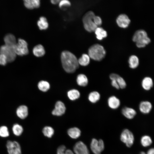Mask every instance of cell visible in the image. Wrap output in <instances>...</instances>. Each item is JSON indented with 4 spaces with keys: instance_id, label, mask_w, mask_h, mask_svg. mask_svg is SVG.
<instances>
[{
    "instance_id": "obj_1",
    "label": "cell",
    "mask_w": 154,
    "mask_h": 154,
    "mask_svg": "<svg viewBox=\"0 0 154 154\" xmlns=\"http://www.w3.org/2000/svg\"><path fill=\"white\" fill-rule=\"evenodd\" d=\"M62 67L68 73H73L78 68L79 64L76 56L69 51H63L61 55Z\"/></svg>"
},
{
    "instance_id": "obj_2",
    "label": "cell",
    "mask_w": 154,
    "mask_h": 154,
    "mask_svg": "<svg viewBox=\"0 0 154 154\" xmlns=\"http://www.w3.org/2000/svg\"><path fill=\"white\" fill-rule=\"evenodd\" d=\"M106 54L104 47L98 44L92 45L88 49V55L90 58L96 61L102 60L105 57Z\"/></svg>"
},
{
    "instance_id": "obj_3",
    "label": "cell",
    "mask_w": 154,
    "mask_h": 154,
    "mask_svg": "<svg viewBox=\"0 0 154 154\" xmlns=\"http://www.w3.org/2000/svg\"><path fill=\"white\" fill-rule=\"evenodd\" d=\"M132 40L135 42L136 46L139 48L144 47L151 41L147 32L143 29H139L135 32L133 36Z\"/></svg>"
},
{
    "instance_id": "obj_4",
    "label": "cell",
    "mask_w": 154,
    "mask_h": 154,
    "mask_svg": "<svg viewBox=\"0 0 154 154\" xmlns=\"http://www.w3.org/2000/svg\"><path fill=\"white\" fill-rule=\"evenodd\" d=\"M95 15L93 11H89L86 13L83 17L82 20L84 28L89 32H94L98 27L93 21Z\"/></svg>"
},
{
    "instance_id": "obj_5",
    "label": "cell",
    "mask_w": 154,
    "mask_h": 154,
    "mask_svg": "<svg viewBox=\"0 0 154 154\" xmlns=\"http://www.w3.org/2000/svg\"><path fill=\"white\" fill-rule=\"evenodd\" d=\"M14 51L16 55L23 56L28 54L29 50L28 48V44L24 40L19 38L18 43L13 47Z\"/></svg>"
},
{
    "instance_id": "obj_6",
    "label": "cell",
    "mask_w": 154,
    "mask_h": 154,
    "mask_svg": "<svg viewBox=\"0 0 154 154\" xmlns=\"http://www.w3.org/2000/svg\"><path fill=\"white\" fill-rule=\"evenodd\" d=\"M0 54L5 55L6 57L7 62H11L14 61L16 57L13 48L8 46L5 45L0 47Z\"/></svg>"
},
{
    "instance_id": "obj_7",
    "label": "cell",
    "mask_w": 154,
    "mask_h": 154,
    "mask_svg": "<svg viewBox=\"0 0 154 154\" xmlns=\"http://www.w3.org/2000/svg\"><path fill=\"white\" fill-rule=\"evenodd\" d=\"M6 145L8 154H22L21 146L17 141L8 140Z\"/></svg>"
},
{
    "instance_id": "obj_8",
    "label": "cell",
    "mask_w": 154,
    "mask_h": 154,
    "mask_svg": "<svg viewBox=\"0 0 154 154\" xmlns=\"http://www.w3.org/2000/svg\"><path fill=\"white\" fill-rule=\"evenodd\" d=\"M120 139L122 142L125 144L127 147H130L133 144L134 137L131 131L127 129H125L122 132Z\"/></svg>"
},
{
    "instance_id": "obj_9",
    "label": "cell",
    "mask_w": 154,
    "mask_h": 154,
    "mask_svg": "<svg viewBox=\"0 0 154 154\" xmlns=\"http://www.w3.org/2000/svg\"><path fill=\"white\" fill-rule=\"evenodd\" d=\"M90 148L95 154H100L104 148L103 141L101 139L98 140L95 138L93 139L90 144Z\"/></svg>"
},
{
    "instance_id": "obj_10",
    "label": "cell",
    "mask_w": 154,
    "mask_h": 154,
    "mask_svg": "<svg viewBox=\"0 0 154 154\" xmlns=\"http://www.w3.org/2000/svg\"><path fill=\"white\" fill-rule=\"evenodd\" d=\"M73 149L75 154H90L87 146L82 141L76 142L74 145Z\"/></svg>"
},
{
    "instance_id": "obj_11",
    "label": "cell",
    "mask_w": 154,
    "mask_h": 154,
    "mask_svg": "<svg viewBox=\"0 0 154 154\" xmlns=\"http://www.w3.org/2000/svg\"><path fill=\"white\" fill-rule=\"evenodd\" d=\"M131 20L128 16L125 14L119 15L116 19V22L120 27L123 28H127L129 25Z\"/></svg>"
},
{
    "instance_id": "obj_12",
    "label": "cell",
    "mask_w": 154,
    "mask_h": 154,
    "mask_svg": "<svg viewBox=\"0 0 154 154\" xmlns=\"http://www.w3.org/2000/svg\"><path fill=\"white\" fill-rule=\"evenodd\" d=\"M66 108L64 104L61 101H57L55 104V108L52 111V113L54 116H60L64 114Z\"/></svg>"
},
{
    "instance_id": "obj_13",
    "label": "cell",
    "mask_w": 154,
    "mask_h": 154,
    "mask_svg": "<svg viewBox=\"0 0 154 154\" xmlns=\"http://www.w3.org/2000/svg\"><path fill=\"white\" fill-rule=\"evenodd\" d=\"M152 108V106L151 103L147 101L141 102L139 105V109L140 111L145 114L149 113Z\"/></svg>"
},
{
    "instance_id": "obj_14",
    "label": "cell",
    "mask_w": 154,
    "mask_h": 154,
    "mask_svg": "<svg viewBox=\"0 0 154 154\" xmlns=\"http://www.w3.org/2000/svg\"><path fill=\"white\" fill-rule=\"evenodd\" d=\"M16 113L17 116L19 118L22 119H24L28 116L29 114L28 108L25 105H21L17 108Z\"/></svg>"
},
{
    "instance_id": "obj_15",
    "label": "cell",
    "mask_w": 154,
    "mask_h": 154,
    "mask_svg": "<svg viewBox=\"0 0 154 154\" xmlns=\"http://www.w3.org/2000/svg\"><path fill=\"white\" fill-rule=\"evenodd\" d=\"M120 100L114 96H110L108 99V104L109 107L113 109L118 108L120 106Z\"/></svg>"
},
{
    "instance_id": "obj_16",
    "label": "cell",
    "mask_w": 154,
    "mask_h": 154,
    "mask_svg": "<svg viewBox=\"0 0 154 154\" xmlns=\"http://www.w3.org/2000/svg\"><path fill=\"white\" fill-rule=\"evenodd\" d=\"M123 115L128 119L133 118L136 114V111L133 109L127 107L123 108L121 110Z\"/></svg>"
},
{
    "instance_id": "obj_17",
    "label": "cell",
    "mask_w": 154,
    "mask_h": 154,
    "mask_svg": "<svg viewBox=\"0 0 154 154\" xmlns=\"http://www.w3.org/2000/svg\"><path fill=\"white\" fill-rule=\"evenodd\" d=\"M5 44L8 46L13 48L17 43L15 37L11 34L6 35L4 37Z\"/></svg>"
},
{
    "instance_id": "obj_18",
    "label": "cell",
    "mask_w": 154,
    "mask_h": 154,
    "mask_svg": "<svg viewBox=\"0 0 154 154\" xmlns=\"http://www.w3.org/2000/svg\"><path fill=\"white\" fill-rule=\"evenodd\" d=\"M153 81L151 78L149 76L144 77L141 82V86L145 90L149 91L153 87Z\"/></svg>"
},
{
    "instance_id": "obj_19",
    "label": "cell",
    "mask_w": 154,
    "mask_h": 154,
    "mask_svg": "<svg viewBox=\"0 0 154 154\" xmlns=\"http://www.w3.org/2000/svg\"><path fill=\"white\" fill-rule=\"evenodd\" d=\"M24 4L25 7L28 9H32L39 7L40 2L39 0H25Z\"/></svg>"
},
{
    "instance_id": "obj_20",
    "label": "cell",
    "mask_w": 154,
    "mask_h": 154,
    "mask_svg": "<svg viewBox=\"0 0 154 154\" xmlns=\"http://www.w3.org/2000/svg\"><path fill=\"white\" fill-rule=\"evenodd\" d=\"M33 51L34 55L37 57L42 56L45 53L44 47L40 44L35 46L33 48Z\"/></svg>"
},
{
    "instance_id": "obj_21",
    "label": "cell",
    "mask_w": 154,
    "mask_h": 154,
    "mask_svg": "<svg viewBox=\"0 0 154 154\" xmlns=\"http://www.w3.org/2000/svg\"><path fill=\"white\" fill-rule=\"evenodd\" d=\"M80 130L76 127H72L67 130V133L71 138L76 139L79 137L81 135Z\"/></svg>"
},
{
    "instance_id": "obj_22",
    "label": "cell",
    "mask_w": 154,
    "mask_h": 154,
    "mask_svg": "<svg viewBox=\"0 0 154 154\" xmlns=\"http://www.w3.org/2000/svg\"><path fill=\"white\" fill-rule=\"evenodd\" d=\"M128 62L129 67L133 69L136 68L139 64V60L138 57L134 55L129 57Z\"/></svg>"
},
{
    "instance_id": "obj_23",
    "label": "cell",
    "mask_w": 154,
    "mask_h": 154,
    "mask_svg": "<svg viewBox=\"0 0 154 154\" xmlns=\"http://www.w3.org/2000/svg\"><path fill=\"white\" fill-rule=\"evenodd\" d=\"M94 32L97 38L99 40H102L107 36V32L102 27H98Z\"/></svg>"
},
{
    "instance_id": "obj_24",
    "label": "cell",
    "mask_w": 154,
    "mask_h": 154,
    "mask_svg": "<svg viewBox=\"0 0 154 154\" xmlns=\"http://www.w3.org/2000/svg\"><path fill=\"white\" fill-rule=\"evenodd\" d=\"M12 130L13 134L16 136H21L24 130L23 126L17 123H15L13 125Z\"/></svg>"
},
{
    "instance_id": "obj_25",
    "label": "cell",
    "mask_w": 154,
    "mask_h": 154,
    "mask_svg": "<svg viewBox=\"0 0 154 154\" xmlns=\"http://www.w3.org/2000/svg\"><path fill=\"white\" fill-rule=\"evenodd\" d=\"M37 25L40 30L47 29L48 27V24L46 18L43 16L41 17L37 22Z\"/></svg>"
},
{
    "instance_id": "obj_26",
    "label": "cell",
    "mask_w": 154,
    "mask_h": 154,
    "mask_svg": "<svg viewBox=\"0 0 154 154\" xmlns=\"http://www.w3.org/2000/svg\"><path fill=\"white\" fill-rule=\"evenodd\" d=\"M76 81L78 84L81 86H85L88 83V80L86 75L80 74L78 75Z\"/></svg>"
},
{
    "instance_id": "obj_27",
    "label": "cell",
    "mask_w": 154,
    "mask_h": 154,
    "mask_svg": "<svg viewBox=\"0 0 154 154\" xmlns=\"http://www.w3.org/2000/svg\"><path fill=\"white\" fill-rule=\"evenodd\" d=\"M78 61L79 64L82 66H86L89 64L90 58L88 54H84L78 60Z\"/></svg>"
},
{
    "instance_id": "obj_28",
    "label": "cell",
    "mask_w": 154,
    "mask_h": 154,
    "mask_svg": "<svg viewBox=\"0 0 154 154\" xmlns=\"http://www.w3.org/2000/svg\"><path fill=\"white\" fill-rule=\"evenodd\" d=\"M100 98V94L98 92L94 91L90 92L88 96L89 100L92 103H96L98 101Z\"/></svg>"
},
{
    "instance_id": "obj_29",
    "label": "cell",
    "mask_w": 154,
    "mask_h": 154,
    "mask_svg": "<svg viewBox=\"0 0 154 154\" xmlns=\"http://www.w3.org/2000/svg\"><path fill=\"white\" fill-rule=\"evenodd\" d=\"M67 94L69 98L72 100L78 98L80 96L79 91L74 89L69 91L68 92Z\"/></svg>"
},
{
    "instance_id": "obj_30",
    "label": "cell",
    "mask_w": 154,
    "mask_h": 154,
    "mask_svg": "<svg viewBox=\"0 0 154 154\" xmlns=\"http://www.w3.org/2000/svg\"><path fill=\"white\" fill-rule=\"evenodd\" d=\"M38 86L40 90L43 92H46L49 89L50 85L47 81L42 80L38 83Z\"/></svg>"
},
{
    "instance_id": "obj_31",
    "label": "cell",
    "mask_w": 154,
    "mask_h": 154,
    "mask_svg": "<svg viewBox=\"0 0 154 154\" xmlns=\"http://www.w3.org/2000/svg\"><path fill=\"white\" fill-rule=\"evenodd\" d=\"M42 132L44 135L48 138H51L54 133V130L51 127L46 126L42 129Z\"/></svg>"
},
{
    "instance_id": "obj_32",
    "label": "cell",
    "mask_w": 154,
    "mask_h": 154,
    "mask_svg": "<svg viewBox=\"0 0 154 154\" xmlns=\"http://www.w3.org/2000/svg\"><path fill=\"white\" fill-rule=\"evenodd\" d=\"M57 154H74L72 151L70 149H66L64 145L60 146L58 148Z\"/></svg>"
},
{
    "instance_id": "obj_33",
    "label": "cell",
    "mask_w": 154,
    "mask_h": 154,
    "mask_svg": "<svg viewBox=\"0 0 154 154\" xmlns=\"http://www.w3.org/2000/svg\"><path fill=\"white\" fill-rule=\"evenodd\" d=\"M142 145L144 147L150 145L152 143V141L150 137L147 135L143 136L141 141Z\"/></svg>"
},
{
    "instance_id": "obj_34",
    "label": "cell",
    "mask_w": 154,
    "mask_h": 154,
    "mask_svg": "<svg viewBox=\"0 0 154 154\" xmlns=\"http://www.w3.org/2000/svg\"><path fill=\"white\" fill-rule=\"evenodd\" d=\"M9 133L7 127L5 125L0 127V137L5 138L9 136Z\"/></svg>"
},
{
    "instance_id": "obj_35",
    "label": "cell",
    "mask_w": 154,
    "mask_h": 154,
    "mask_svg": "<svg viewBox=\"0 0 154 154\" xmlns=\"http://www.w3.org/2000/svg\"><path fill=\"white\" fill-rule=\"evenodd\" d=\"M115 80L117 82L120 88L123 89L126 87L127 84L125 81L122 77L119 75H118Z\"/></svg>"
},
{
    "instance_id": "obj_36",
    "label": "cell",
    "mask_w": 154,
    "mask_h": 154,
    "mask_svg": "<svg viewBox=\"0 0 154 154\" xmlns=\"http://www.w3.org/2000/svg\"><path fill=\"white\" fill-rule=\"evenodd\" d=\"M59 7L60 9H66L71 5L70 1L67 0H60L58 3Z\"/></svg>"
},
{
    "instance_id": "obj_37",
    "label": "cell",
    "mask_w": 154,
    "mask_h": 154,
    "mask_svg": "<svg viewBox=\"0 0 154 154\" xmlns=\"http://www.w3.org/2000/svg\"><path fill=\"white\" fill-rule=\"evenodd\" d=\"M93 21L98 27L101 26L102 24V21L101 18L99 16L95 15L93 18Z\"/></svg>"
},
{
    "instance_id": "obj_38",
    "label": "cell",
    "mask_w": 154,
    "mask_h": 154,
    "mask_svg": "<svg viewBox=\"0 0 154 154\" xmlns=\"http://www.w3.org/2000/svg\"><path fill=\"white\" fill-rule=\"evenodd\" d=\"M7 62V58L4 54H0V65L5 66Z\"/></svg>"
},
{
    "instance_id": "obj_39",
    "label": "cell",
    "mask_w": 154,
    "mask_h": 154,
    "mask_svg": "<svg viewBox=\"0 0 154 154\" xmlns=\"http://www.w3.org/2000/svg\"><path fill=\"white\" fill-rule=\"evenodd\" d=\"M111 84L113 87L117 89H119L120 88L119 87L116 80H111Z\"/></svg>"
},
{
    "instance_id": "obj_40",
    "label": "cell",
    "mask_w": 154,
    "mask_h": 154,
    "mask_svg": "<svg viewBox=\"0 0 154 154\" xmlns=\"http://www.w3.org/2000/svg\"><path fill=\"white\" fill-rule=\"evenodd\" d=\"M60 1V0H52L50 1L52 4L56 5L58 4Z\"/></svg>"
},
{
    "instance_id": "obj_41",
    "label": "cell",
    "mask_w": 154,
    "mask_h": 154,
    "mask_svg": "<svg viewBox=\"0 0 154 154\" xmlns=\"http://www.w3.org/2000/svg\"><path fill=\"white\" fill-rule=\"evenodd\" d=\"M147 154H154V150L153 148L150 149L147 151Z\"/></svg>"
},
{
    "instance_id": "obj_42",
    "label": "cell",
    "mask_w": 154,
    "mask_h": 154,
    "mask_svg": "<svg viewBox=\"0 0 154 154\" xmlns=\"http://www.w3.org/2000/svg\"><path fill=\"white\" fill-rule=\"evenodd\" d=\"M140 154H146L143 151H142L140 153Z\"/></svg>"
}]
</instances>
